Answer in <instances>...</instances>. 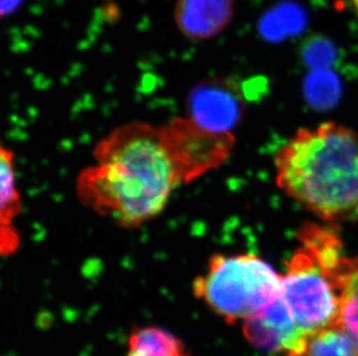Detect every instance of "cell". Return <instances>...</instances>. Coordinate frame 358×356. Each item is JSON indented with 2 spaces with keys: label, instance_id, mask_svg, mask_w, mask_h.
<instances>
[{
  "label": "cell",
  "instance_id": "52a82bcc",
  "mask_svg": "<svg viewBox=\"0 0 358 356\" xmlns=\"http://www.w3.org/2000/svg\"><path fill=\"white\" fill-rule=\"evenodd\" d=\"M243 333L259 350L287 356L306 355L310 341L298 329L280 295L266 309L243 320Z\"/></svg>",
  "mask_w": 358,
  "mask_h": 356
},
{
  "label": "cell",
  "instance_id": "8992f818",
  "mask_svg": "<svg viewBox=\"0 0 358 356\" xmlns=\"http://www.w3.org/2000/svg\"><path fill=\"white\" fill-rule=\"evenodd\" d=\"M188 117L209 131L232 133L243 111L245 98L239 84L230 77H208L188 93Z\"/></svg>",
  "mask_w": 358,
  "mask_h": 356
},
{
  "label": "cell",
  "instance_id": "3957f363",
  "mask_svg": "<svg viewBox=\"0 0 358 356\" xmlns=\"http://www.w3.org/2000/svg\"><path fill=\"white\" fill-rule=\"evenodd\" d=\"M297 236L301 246L287 262L280 296L298 329L310 340L340 324L348 258L331 227L305 225Z\"/></svg>",
  "mask_w": 358,
  "mask_h": 356
},
{
  "label": "cell",
  "instance_id": "8fae6325",
  "mask_svg": "<svg viewBox=\"0 0 358 356\" xmlns=\"http://www.w3.org/2000/svg\"><path fill=\"white\" fill-rule=\"evenodd\" d=\"M306 24L304 10L294 3H280L261 17L259 29L268 40H283L297 34Z\"/></svg>",
  "mask_w": 358,
  "mask_h": 356
},
{
  "label": "cell",
  "instance_id": "2e32d148",
  "mask_svg": "<svg viewBox=\"0 0 358 356\" xmlns=\"http://www.w3.org/2000/svg\"><path fill=\"white\" fill-rule=\"evenodd\" d=\"M24 0H1V15L3 17L12 15L20 7Z\"/></svg>",
  "mask_w": 358,
  "mask_h": 356
},
{
  "label": "cell",
  "instance_id": "30bf717a",
  "mask_svg": "<svg viewBox=\"0 0 358 356\" xmlns=\"http://www.w3.org/2000/svg\"><path fill=\"white\" fill-rule=\"evenodd\" d=\"M125 356H190L176 334L157 326L132 329Z\"/></svg>",
  "mask_w": 358,
  "mask_h": 356
},
{
  "label": "cell",
  "instance_id": "277c9868",
  "mask_svg": "<svg viewBox=\"0 0 358 356\" xmlns=\"http://www.w3.org/2000/svg\"><path fill=\"white\" fill-rule=\"evenodd\" d=\"M282 276L255 255L215 253L208 269L194 280L195 297L225 322L246 320L280 295Z\"/></svg>",
  "mask_w": 358,
  "mask_h": 356
},
{
  "label": "cell",
  "instance_id": "7a4b0ae2",
  "mask_svg": "<svg viewBox=\"0 0 358 356\" xmlns=\"http://www.w3.org/2000/svg\"><path fill=\"white\" fill-rule=\"evenodd\" d=\"M278 186L324 221L358 218V135L326 123L304 128L275 158Z\"/></svg>",
  "mask_w": 358,
  "mask_h": 356
},
{
  "label": "cell",
  "instance_id": "9c48e42d",
  "mask_svg": "<svg viewBox=\"0 0 358 356\" xmlns=\"http://www.w3.org/2000/svg\"><path fill=\"white\" fill-rule=\"evenodd\" d=\"M21 197L17 190L13 151L1 147V202H0V251L12 255L20 246V237L14 221L21 212Z\"/></svg>",
  "mask_w": 358,
  "mask_h": 356
},
{
  "label": "cell",
  "instance_id": "7c38bea8",
  "mask_svg": "<svg viewBox=\"0 0 358 356\" xmlns=\"http://www.w3.org/2000/svg\"><path fill=\"white\" fill-rule=\"evenodd\" d=\"M306 356H358L355 343L340 324L320 331L308 341Z\"/></svg>",
  "mask_w": 358,
  "mask_h": 356
},
{
  "label": "cell",
  "instance_id": "ba28073f",
  "mask_svg": "<svg viewBox=\"0 0 358 356\" xmlns=\"http://www.w3.org/2000/svg\"><path fill=\"white\" fill-rule=\"evenodd\" d=\"M234 0H178L176 27L188 40H208L220 34L234 19Z\"/></svg>",
  "mask_w": 358,
  "mask_h": 356
},
{
  "label": "cell",
  "instance_id": "4fadbf2b",
  "mask_svg": "<svg viewBox=\"0 0 358 356\" xmlns=\"http://www.w3.org/2000/svg\"><path fill=\"white\" fill-rule=\"evenodd\" d=\"M340 325L355 343L358 355V257L347 259Z\"/></svg>",
  "mask_w": 358,
  "mask_h": 356
},
{
  "label": "cell",
  "instance_id": "5b68a950",
  "mask_svg": "<svg viewBox=\"0 0 358 356\" xmlns=\"http://www.w3.org/2000/svg\"><path fill=\"white\" fill-rule=\"evenodd\" d=\"M162 128L186 184L223 165L236 144L232 133L209 131L189 117L174 118Z\"/></svg>",
  "mask_w": 358,
  "mask_h": 356
},
{
  "label": "cell",
  "instance_id": "6da1fadb",
  "mask_svg": "<svg viewBox=\"0 0 358 356\" xmlns=\"http://www.w3.org/2000/svg\"><path fill=\"white\" fill-rule=\"evenodd\" d=\"M95 163L76 181L85 207L137 228L162 214L173 191L186 184L164 128L142 121L116 126L96 142Z\"/></svg>",
  "mask_w": 358,
  "mask_h": 356
},
{
  "label": "cell",
  "instance_id": "e0dca14e",
  "mask_svg": "<svg viewBox=\"0 0 358 356\" xmlns=\"http://www.w3.org/2000/svg\"><path fill=\"white\" fill-rule=\"evenodd\" d=\"M338 3H341L342 6H347L348 5V6L352 7L358 17V0H338Z\"/></svg>",
  "mask_w": 358,
  "mask_h": 356
},
{
  "label": "cell",
  "instance_id": "9a60e30c",
  "mask_svg": "<svg viewBox=\"0 0 358 356\" xmlns=\"http://www.w3.org/2000/svg\"><path fill=\"white\" fill-rule=\"evenodd\" d=\"M301 58L313 70H326L334 63V44L324 36H312L301 47Z\"/></svg>",
  "mask_w": 358,
  "mask_h": 356
},
{
  "label": "cell",
  "instance_id": "5bb4252c",
  "mask_svg": "<svg viewBox=\"0 0 358 356\" xmlns=\"http://www.w3.org/2000/svg\"><path fill=\"white\" fill-rule=\"evenodd\" d=\"M305 91L311 105L328 107L338 101L341 94V86L334 73L328 70H315L308 75Z\"/></svg>",
  "mask_w": 358,
  "mask_h": 356
}]
</instances>
